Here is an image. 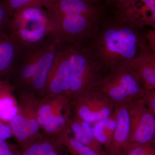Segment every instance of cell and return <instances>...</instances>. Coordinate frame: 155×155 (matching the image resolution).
I'll return each mask as SVG.
<instances>
[{
	"mask_svg": "<svg viewBox=\"0 0 155 155\" xmlns=\"http://www.w3.org/2000/svg\"><path fill=\"white\" fill-rule=\"evenodd\" d=\"M94 89L102 93L115 106L142 100L147 91L128 63L118 64L108 69Z\"/></svg>",
	"mask_w": 155,
	"mask_h": 155,
	"instance_id": "4",
	"label": "cell"
},
{
	"mask_svg": "<svg viewBox=\"0 0 155 155\" xmlns=\"http://www.w3.org/2000/svg\"><path fill=\"white\" fill-rule=\"evenodd\" d=\"M55 138L58 144L66 147L72 155H101L71 135L68 125Z\"/></svg>",
	"mask_w": 155,
	"mask_h": 155,
	"instance_id": "20",
	"label": "cell"
},
{
	"mask_svg": "<svg viewBox=\"0 0 155 155\" xmlns=\"http://www.w3.org/2000/svg\"><path fill=\"white\" fill-rule=\"evenodd\" d=\"M49 0H2L9 16L13 14L19 9L32 5H40L44 7Z\"/></svg>",
	"mask_w": 155,
	"mask_h": 155,
	"instance_id": "23",
	"label": "cell"
},
{
	"mask_svg": "<svg viewBox=\"0 0 155 155\" xmlns=\"http://www.w3.org/2000/svg\"><path fill=\"white\" fill-rule=\"evenodd\" d=\"M146 90L155 89V52L148 51L128 63Z\"/></svg>",
	"mask_w": 155,
	"mask_h": 155,
	"instance_id": "11",
	"label": "cell"
},
{
	"mask_svg": "<svg viewBox=\"0 0 155 155\" xmlns=\"http://www.w3.org/2000/svg\"><path fill=\"white\" fill-rule=\"evenodd\" d=\"M13 136L8 123L0 122V143L5 141Z\"/></svg>",
	"mask_w": 155,
	"mask_h": 155,
	"instance_id": "29",
	"label": "cell"
},
{
	"mask_svg": "<svg viewBox=\"0 0 155 155\" xmlns=\"http://www.w3.org/2000/svg\"><path fill=\"white\" fill-rule=\"evenodd\" d=\"M15 87L10 84L0 91V120L8 123L18 111V103L13 92Z\"/></svg>",
	"mask_w": 155,
	"mask_h": 155,
	"instance_id": "18",
	"label": "cell"
},
{
	"mask_svg": "<svg viewBox=\"0 0 155 155\" xmlns=\"http://www.w3.org/2000/svg\"><path fill=\"white\" fill-rule=\"evenodd\" d=\"M66 45L69 49L70 64L69 99L72 104L81 95L94 89L107 71L94 59L84 45Z\"/></svg>",
	"mask_w": 155,
	"mask_h": 155,
	"instance_id": "5",
	"label": "cell"
},
{
	"mask_svg": "<svg viewBox=\"0 0 155 155\" xmlns=\"http://www.w3.org/2000/svg\"><path fill=\"white\" fill-rule=\"evenodd\" d=\"M145 37L151 50L155 52V28L146 27Z\"/></svg>",
	"mask_w": 155,
	"mask_h": 155,
	"instance_id": "31",
	"label": "cell"
},
{
	"mask_svg": "<svg viewBox=\"0 0 155 155\" xmlns=\"http://www.w3.org/2000/svg\"><path fill=\"white\" fill-rule=\"evenodd\" d=\"M44 137L36 155H49L53 150L61 146L56 140L55 137Z\"/></svg>",
	"mask_w": 155,
	"mask_h": 155,
	"instance_id": "25",
	"label": "cell"
},
{
	"mask_svg": "<svg viewBox=\"0 0 155 155\" xmlns=\"http://www.w3.org/2000/svg\"><path fill=\"white\" fill-rule=\"evenodd\" d=\"M39 101L33 93L25 91L20 94L18 102L25 114L28 125V136L31 143L43 136L40 133V126L38 119V107Z\"/></svg>",
	"mask_w": 155,
	"mask_h": 155,
	"instance_id": "12",
	"label": "cell"
},
{
	"mask_svg": "<svg viewBox=\"0 0 155 155\" xmlns=\"http://www.w3.org/2000/svg\"><path fill=\"white\" fill-rule=\"evenodd\" d=\"M122 155H155V142L147 143L129 142Z\"/></svg>",
	"mask_w": 155,
	"mask_h": 155,
	"instance_id": "24",
	"label": "cell"
},
{
	"mask_svg": "<svg viewBox=\"0 0 155 155\" xmlns=\"http://www.w3.org/2000/svg\"><path fill=\"white\" fill-rule=\"evenodd\" d=\"M115 110L116 128L110 145L106 153L107 155H122L124 148L129 143L130 127L127 105L121 104L116 106Z\"/></svg>",
	"mask_w": 155,
	"mask_h": 155,
	"instance_id": "10",
	"label": "cell"
},
{
	"mask_svg": "<svg viewBox=\"0 0 155 155\" xmlns=\"http://www.w3.org/2000/svg\"><path fill=\"white\" fill-rule=\"evenodd\" d=\"M127 105L130 127L129 142H155V115L149 110L142 100Z\"/></svg>",
	"mask_w": 155,
	"mask_h": 155,
	"instance_id": "8",
	"label": "cell"
},
{
	"mask_svg": "<svg viewBox=\"0 0 155 155\" xmlns=\"http://www.w3.org/2000/svg\"><path fill=\"white\" fill-rule=\"evenodd\" d=\"M59 42L54 37H51L44 44L43 50L30 87L43 94L48 75L55 58Z\"/></svg>",
	"mask_w": 155,
	"mask_h": 155,
	"instance_id": "9",
	"label": "cell"
},
{
	"mask_svg": "<svg viewBox=\"0 0 155 155\" xmlns=\"http://www.w3.org/2000/svg\"><path fill=\"white\" fill-rule=\"evenodd\" d=\"M13 136L16 139L22 150L32 144L28 136V125L24 111L18 104L17 115L8 123Z\"/></svg>",
	"mask_w": 155,
	"mask_h": 155,
	"instance_id": "19",
	"label": "cell"
},
{
	"mask_svg": "<svg viewBox=\"0 0 155 155\" xmlns=\"http://www.w3.org/2000/svg\"><path fill=\"white\" fill-rule=\"evenodd\" d=\"M71 103L67 96L61 95L54 98L45 97L40 100L38 107V119L40 127H42L54 115L69 109Z\"/></svg>",
	"mask_w": 155,
	"mask_h": 155,
	"instance_id": "15",
	"label": "cell"
},
{
	"mask_svg": "<svg viewBox=\"0 0 155 155\" xmlns=\"http://www.w3.org/2000/svg\"><path fill=\"white\" fill-rule=\"evenodd\" d=\"M120 12L143 27L155 28V0H134Z\"/></svg>",
	"mask_w": 155,
	"mask_h": 155,
	"instance_id": "13",
	"label": "cell"
},
{
	"mask_svg": "<svg viewBox=\"0 0 155 155\" xmlns=\"http://www.w3.org/2000/svg\"><path fill=\"white\" fill-rule=\"evenodd\" d=\"M10 82L7 80H0V91L5 88L6 87L8 86L10 84ZM3 122L0 120V122Z\"/></svg>",
	"mask_w": 155,
	"mask_h": 155,
	"instance_id": "33",
	"label": "cell"
},
{
	"mask_svg": "<svg viewBox=\"0 0 155 155\" xmlns=\"http://www.w3.org/2000/svg\"><path fill=\"white\" fill-rule=\"evenodd\" d=\"M70 110L62 111L54 115L42 128L46 136L55 137L68 125Z\"/></svg>",
	"mask_w": 155,
	"mask_h": 155,
	"instance_id": "21",
	"label": "cell"
},
{
	"mask_svg": "<svg viewBox=\"0 0 155 155\" xmlns=\"http://www.w3.org/2000/svg\"><path fill=\"white\" fill-rule=\"evenodd\" d=\"M70 90L69 49L67 45L59 44L55 58L48 75L43 94L45 97L48 98L64 95L69 99Z\"/></svg>",
	"mask_w": 155,
	"mask_h": 155,
	"instance_id": "7",
	"label": "cell"
},
{
	"mask_svg": "<svg viewBox=\"0 0 155 155\" xmlns=\"http://www.w3.org/2000/svg\"><path fill=\"white\" fill-rule=\"evenodd\" d=\"M134 0H104L107 8L112 11H122Z\"/></svg>",
	"mask_w": 155,
	"mask_h": 155,
	"instance_id": "27",
	"label": "cell"
},
{
	"mask_svg": "<svg viewBox=\"0 0 155 155\" xmlns=\"http://www.w3.org/2000/svg\"><path fill=\"white\" fill-rule=\"evenodd\" d=\"M11 18L4 5L0 0V35L9 34V25Z\"/></svg>",
	"mask_w": 155,
	"mask_h": 155,
	"instance_id": "26",
	"label": "cell"
},
{
	"mask_svg": "<svg viewBox=\"0 0 155 155\" xmlns=\"http://www.w3.org/2000/svg\"><path fill=\"white\" fill-rule=\"evenodd\" d=\"M72 104L75 107V116L91 124L110 117L116 107L107 97L95 89L84 93Z\"/></svg>",
	"mask_w": 155,
	"mask_h": 155,
	"instance_id": "6",
	"label": "cell"
},
{
	"mask_svg": "<svg viewBox=\"0 0 155 155\" xmlns=\"http://www.w3.org/2000/svg\"><path fill=\"white\" fill-rule=\"evenodd\" d=\"M89 2L95 4H102L104 2V0H85Z\"/></svg>",
	"mask_w": 155,
	"mask_h": 155,
	"instance_id": "34",
	"label": "cell"
},
{
	"mask_svg": "<svg viewBox=\"0 0 155 155\" xmlns=\"http://www.w3.org/2000/svg\"><path fill=\"white\" fill-rule=\"evenodd\" d=\"M142 100L149 110L155 116V89L147 90Z\"/></svg>",
	"mask_w": 155,
	"mask_h": 155,
	"instance_id": "28",
	"label": "cell"
},
{
	"mask_svg": "<svg viewBox=\"0 0 155 155\" xmlns=\"http://www.w3.org/2000/svg\"><path fill=\"white\" fill-rule=\"evenodd\" d=\"M14 145L11 144L7 142L4 141L0 143V155H3L11 150L15 148Z\"/></svg>",
	"mask_w": 155,
	"mask_h": 155,
	"instance_id": "32",
	"label": "cell"
},
{
	"mask_svg": "<svg viewBox=\"0 0 155 155\" xmlns=\"http://www.w3.org/2000/svg\"><path fill=\"white\" fill-rule=\"evenodd\" d=\"M44 43L37 47L25 49L27 50V52L25 55V59L19 75L20 81L24 85L30 86L42 53Z\"/></svg>",
	"mask_w": 155,
	"mask_h": 155,
	"instance_id": "16",
	"label": "cell"
},
{
	"mask_svg": "<svg viewBox=\"0 0 155 155\" xmlns=\"http://www.w3.org/2000/svg\"><path fill=\"white\" fill-rule=\"evenodd\" d=\"M68 126L72 135L81 143L91 148L100 155H107L103 151L102 146L94 143L88 138L76 116H75L72 118H69Z\"/></svg>",
	"mask_w": 155,
	"mask_h": 155,
	"instance_id": "22",
	"label": "cell"
},
{
	"mask_svg": "<svg viewBox=\"0 0 155 155\" xmlns=\"http://www.w3.org/2000/svg\"><path fill=\"white\" fill-rule=\"evenodd\" d=\"M146 28L122 12L107 8L96 31L84 45L107 71L117 64L129 63L143 53L153 52L145 37Z\"/></svg>",
	"mask_w": 155,
	"mask_h": 155,
	"instance_id": "1",
	"label": "cell"
},
{
	"mask_svg": "<svg viewBox=\"0 0 155 155\" xmlns=\"http://www.w3.org/2000/svg\"><path fill=\"white\" fill-rule=\"evenodd\" d=\"M58 149L53 150L51 153H50L49 155H61L60 153L58 152Z\"/></svg>",
	"mask_w": 155,
	"mask_h": 155,
	"instance_id": "35",
	"label": "cell"
},
{
	"mask_svg": "<svg viewBox=\"0 0 155 155\" xmlns=\"http://www.w3.org/2000/svg\"><path fill=\"white\" fill-rule=\"evenodd\" d=\"M61 45H85L92 37L104 16V4L85 0H49L44 7Z\"/></svg>",
	"mask_w": 155,
	"mask_h": 155,
	"instance_id": "2",
	"label": "cell"
},
{
	"mask_svg": "<svg viewBox=\"0 0 155 155\" xmlns=\"http://www.w3.org/2000/svg\"><path fill=\"white\" fill-rule=\"evenodd\" d=\"M9 34L23 48L37 47L54 36L52 22L44 7L32 5L16 11L11 18Z\"/></svg>",
	"mask_w": 155,
	"mask_h": 155,
	"instance_id": "3",
	"label": "cell"
},
{
	"mask_svg": "<svg viewBox=\"0 0 155 155\" xmlns=\"http://www.w3.org/2000/svg\"><path fill=\"white\" fill-rule=\"evenodd\" d=\"M116 124V110L110 117L92 124L96 139L107 151L110 145Z\"/></svg>",
	"mask_w": 155,
	"mask_h": 155,
	"instance_id": "17",
	"label": "cell"
},
{
	"mask_svg": "<svg viewBox=\"0 0 155 155\" xmlns=\"http://www.w3.org/2000/svg\"><path fill=\"white\" fill-rule=\"evenodd\" d=\"M44 136L34 142L25 149L20 152L19 155H36Z\"/></svg>",
	"mask_w": 155,
	"mask_h": 155,
	"instance_id": "30",
	"label": "cell"
},
{
	"mask_svg": "<svg viewBox=\"0 0 155 155\" xmlns=\"http://www.w3.org/2000/svg\"><path fill=\"white\" fill-rule=\"evenodd\" d=\"M21 47L9 34L0 35V80L9 74Z\"/></svg>",
	"mask_w": 155,
	"mask_h": 155,
	"instance_id": "14",
	"label": "cell"
}]
</instances>
